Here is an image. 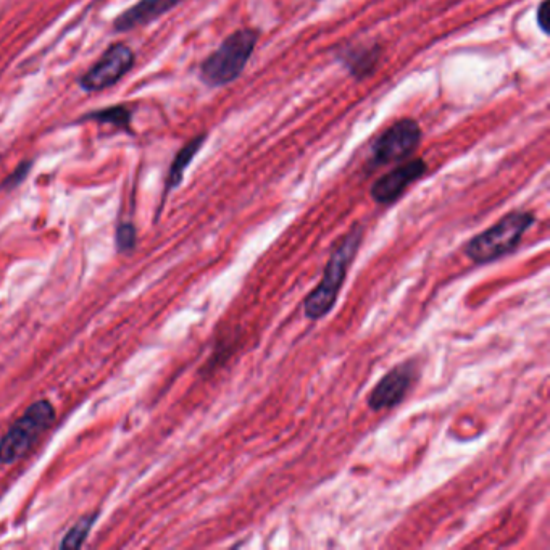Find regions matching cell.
<instances>
[{
	"instance_id": "2e32d148",
	"label": "cell",
	"mask_w": 550,
	"mask_h": 550,
	"mask_svg": "<svg viewBox=\"0 0 550 550\" xmlns=\"http://www.w3.org/2000/svg\"><path fill=\"white\" fill-rule=\"evenodd\" d=\"M538 25L542 33H549L550 28V0H542L538 9Z\"/></svg>"
},
{
	"instance_id": "277c9868",
	"label": "cell",
	"mask_w": 550,
	"mask_h": 550,
	"mask_svg": "<svg viewBox=\"0 0 550 550\" xmlns=\"http://www.w3.org/2000/svg\"><path fill=\"white\" fill-rule=\"evenodd\" d=\"M54 421L55 410L49 400L31 404L0 439V463L12 465L25 457Z\"/></svg>"
},
{
	"instance_id": "52a82bcc",
	"label": "cell",
	"mask_w": 550,
	"mask_h": 550,
	"mask_svg": "<svg viewBox=\"0 0 550 550\" xmlns=\"http://www.w3.org/2000/svg\"><path fill=\"white\" fill-rule=\"evenodd\" d=\"M418 378V367L415 360L400 363L381 378L375 388L371 389L367 404L373 412L391 410L404 402L413 384Z\"/></svg>"
},
{
	"instance_id": "9a60e30c",
	"label": "cell",
	"mask_w": 550,
	"mask_h": 550,
	"mask_svg": "<svg viewBox=\"0 0 550 550\" xmlns=\"http://www.w3.org/2000/svg\"><path fill=\"white\" fill-rule=\"evenodd\" d=\"M31 168H33V160L21 162L20 165L2 181L0 188L4 189V191H12V189L18 188V186L26 180V176L30 175Z\"/></svg>"
},
{
	"instance_id": "ba28073f",
	"label": "cell",
	"mask_w": 550,
	"mask_h": 550,
	"mask_svg": "<svg viewBox=\"0 0 550 550\" xmlns=\"http://www.w3.org/2000/svg\"><path fill=\"white\" fill-rule=\"evenodd\" d=\"M428 165L423 159H413L410 162L402 163L399 167L381 176L371 186V197L376 204L391 205L404 196V192L412 186L415 181L426 175Z\"/></svg>"
},
{
	"instance_id": "7c38bea8",
	"label": "cell",
	"mask_w": 550,
	"mask_h": 550,
	"mask_svg": "<svg viewBox=\"0 0 550 550\" xmlns=\"http://www.w3.org/2000/svg\"><path fill=\"white\" fill-rule=\"evenodd\" d=\"M88 120L117 126L120 130L131 133V110L126 105H113L109 109L97 110V112L88 113V115L81 118V121Z\"/></svg>"
},
{
	"instance_id": "7a4b0ae2",
	"label": "cell",
	"mask_w": 550,
	"mask_h": 550,
	"mask_svg": "<svg viewBox=\"0 0 550 550\" xmlns=\"http://www.w3.org/2000/svg\"><path fill=\"white\" fill-rule=\"evenodd\" d=\"M533 212L513 210L500 218L496 225L468 241L465 255L476 265L496 262L517 249L526 231L534 225Z\"/></svg>"
},
{
	"instance_id": "8992f818",
	"label": "cell",
	"mask_w": 550,
	"mask_h": 550,
	"mask_svg": "<svg viewBox=\"0 0 550 550\" xmlns=\"http://www.w3.org/2000/svg\"><path fill=\"white\" fill-rule=\"evenodd\" d=\"M134 52L126 44H113L104 55L81 76L80 86L86 92L112 88L134 67Z\"/></svg>"
},
{
	"instance_id": "5bb4252c",
	"label": "cell",
	"mask_w": 550,
	"mask_h": 550,
	"mask_svg": "<svg viewBox=\"0 0 550 550\" xmlns=\"http://www.w3.org/2000/svg\"><path fill=\"white\" fill-rule=\"evenodd\" d=\"M115 241H117V249L120 250L121 254L133 252L134 247H136V241H138L136 228H134L133 223H121L117 228Z\"/></svg>"
},
{
	"instance_id": "5b68a950",
	"label": "cell",
	"mask_w": 550,
	"mask_h": 550,
	"mask_svg": "<svg viewBox=\"0 0 550 550\" xmlns=\"http://www.w3.org/2000/svg\"><path fill=\"white\" fill-rule=\"evenodd\" d=\"M420 141L421 128L417 120L402 118L396 121L373 142L368 168L373 171L389 163L409 159L420 146Z\"/></svg>"
},
{
	"instance_id": "8fae6325",
	"label": "cell",
	"mask_w": 550,
	"mask_h": 550,
	"mask_svg": "<svg viewBox=\"0 0 550 550\" xmlns=\"http://www.w3.org/2000/svg\"><path fill=\"white\" fill-rule=\"evenodd\" d=\"M205 139H207V134H200L197 138L189 141L188 144L176 154L175 160L171 163L170 171H168L167 192L173 191V189L180 186L184 178V171L188 170L194 157L199 154V150L204 146Z\"/></svg>"
},
{
	"instance_id": "6da1fadb",
	"label": "cell",
	"mask_w": 550,
	"mask_h": 550,
	"mask_svg": "<svg viewBox=\"0 0 550 550\" xmlns=\"http://www.w3.org/2000/svg\"><path fill=\"white\" fill-rule=\"evenodd\" d=\"M363 241V228L352 226L349 233L342 236L338 246L334 247L330 259L326 263L325 273L317 288L310 292L304 300V315L309 320H321L333 309L342 284L346 281L347 271L354 262Z\"/></svg>"
},
{
	"instance_id": "4fadbf2b",
	"label": "cell",
	"mask_w": 550,
	"mask_h": 550,
	"mask_svg": "<svg viewBox=\"0 0 550 550\" xmlns=\"http://www.w3.org/2000/svg\"><path fill=\"white\" fill-rule=\"evenodd\" d=\"M97 517H99L97 513H88L76 521L75 526H71L70 531L60 542V549H80L88 538L92 526L96 523Z\"/></svg>"
},
{
	"instance_id": "9c48e42d",
	"label": "cell",
	"mask_w": 550,
	"mask_h": 550,
	"mask_svg": "<svg viewBox=\"0 0 550 550\" xmlns=\"http://www.w3.org/2000/svg\"><path fill=\"white\" fill-rule=\"evenodd\" d=\"M184 0H139L138 4L121 13L117 20L113 21V28L118 33L136 30L139 26L149 25L165 13L175 9Z\"/></svg>"
},
{
	"instance_id": "3957f363",
	"label": "cell",
	"mask_w": 550,
	"mask_h": 550,
	"mask_svg": "<svg viewBox=\"0 0 550 550\" xmlns=\"http://www.w3.org/2000/svg\"><path fill=\"white\" fill-rule=\"evenodd\" d=\"M257 42L259 31L250 28L234 31L202 62L200 80L210 88H221L238 80L254 54Z\"/></svg>"
},
{
	"instance_id": "30bf717a",
	"label": "cell",
	"mask_w": 550,
	"mask_h": 550,
	"mask_svg": "<svg viewBox=\"0 0 550 550\" xmlns=\"http://www.w3.org/2000/svg\"><path fill=\"white\" fill-rule=\"evenodd\" d=\"M338 59L357 80H365L375 73L381 60V47L378 44H357L339 52Z\"/></svg>"
}]
</instances>
